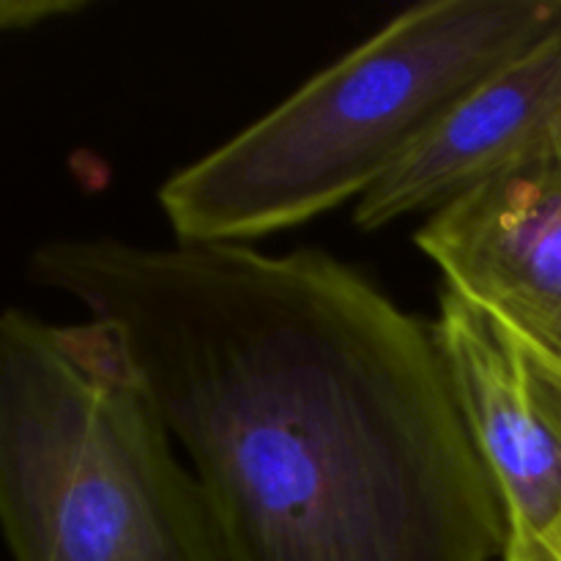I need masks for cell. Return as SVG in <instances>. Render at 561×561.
<instances>
[{"label": "cell", "mask_w": 561, "mask_h": 561, "mask_svg": "<svg viewBox=\"0 0 561 561\" xmlns=\"http://www.w3.org/2000/svg\"><path fill=\"white\" fill-rule=\"evenodd\" d=\"M0 535L14 561H228L107 327L0 312Z\"/></svg>", "instance_id": "3957f363"}, {"label": "cell", "mask_w": 561, "mask_h": 561, "mask_svg": "<svg viewBox=\"0 0 561 561\" xmlns=\"http://www.w3.org/2000/svg\"><path fill=\"white\" fill-rule=\"evenodd\" d=\"M416 247L561 376V135L427 214Z\"/></svg>", "instance_id": "5b68a950"}, {"label": "cell", "mask_w": 561, "mask_h": 561, "mask_svg": "<svg viewBox=\"0 0 561 561\" xmlns=\"http://www.w3.org/2000/svg\"><path fill=\"white\" fill-rule=\"evenodd\" d=\"M458 414L507 520V540L561 524V376L502 321L442 288L431 323Z\"/></svg>", "instance_id": "277c9868"}, {"label": "cell", "mask_w": 561, "mask_h": 561, "mask_svg": "<svg viewBox=\"0 0 561 561\" xmlns=\"http://www.w3.org/2000/svg\"><path fill=\"white\" fill-rule=\"evenodd\" d=\"M561 135V25L477 82L354 208L362 230L433 214Z\"/></svg>", "instance_id": "8992f818"}, {"label": "cell", "mask_w": 561, "mask_h": 561, "mask_svg": "<svg viewBox=\"0 0 561 561\" xmlns=\"http://www.w3.org/2000/svg\"><path fill=\"white\" fill-rule=\"evenodd\" d=\"M38 285L118 337L228 561H502L431 323L321 250L55 239Z\"/></svg>", "instance_id": "6da1fadb"}, {"label": "cell", "mask_w": 561, "mask_h": 561, "mask_svg": "<svg viewBox=\"0 0 561 561\" xmlns=\"http://www.w3.org/2000/svg\"><path fill=\"white\" fill-rule=\"evenodd\" d=\"M82 0H0V31L42 25L55 16H69L85 9Z\"/></svg>", "instance_id": "52a82bcc"}, {"label": "cell", "mask_w": 561, "mask_h": 561, "mask_svg": "<svg viewBox=\"0 0 561 561\" xmlns=\"http://www.w3.org/2000/svg\"><path fill=\"white\" fill-rule=\"evenodd\" d=\"M502 561H561V524L531 540H507Z\"/></svg>", "instance_id": "ba28073f"}, {"label": "cell", "mask_w": 561, "mask_h": 561, "mask_svg": "<svg viewBox=\"0 0 561 561\" xmlns=\"http://www.w3.org/2000/svg\"><path fill=\"white\" fill-rule=\"evenodd\" d=\"M561 25V0H431L405 9L283 104L170 175L175 241L252 244L359 203L433 126Z\"/></svg>", "instance_id": "7a4b0ae2"}]
</instances>
